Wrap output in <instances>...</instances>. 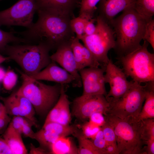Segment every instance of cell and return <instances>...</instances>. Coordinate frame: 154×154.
<instances>
[{"mask_svg": "<svg viewBox=\"0 0 154 154\" xmlns=\"http://www.w3.org/2000/svg\"><path fill=\"white\" fill-rule=\"evenodd\" d=\"M9 59L8 57H5L0 54V64Z\"/></svg>", "mask_w": 154, "mask_h": 154, "instance_id": "43", "label": "cell"}, {"mask_svg": "<svg viewBox=\"0 0 154 154\" xmlns=\"http://www.w3.org/2000/svg\"><path fill=\"white\" fill-rule=\"evenodd\" d=\"M146 83L145 86L146 90L145 103L140 113L134 121L135 123L154 118V81Z\"/></svg>", "mask_w": 154, "mask_h": 154, "instance_id": "21", "label": "cell"}, {"mask_svg": "<svg viewBox=\"0 0 154 154\" xmlns=\"http://www.w3.org/2000/svg\"><path fill=\"white\" fill-rule=\"evenodd\" d=\"M134 7L124 9L109 25L113 29L116 37L114 49L119 56L130 53L141 46L140 42L143 40L146 25L149 21L138 14Z\"/></svg>", "mask_w": 154, "mask_h": 154, "instance_id": "2", "label": "cell"}, {"mask_svg": "<svg viewBox=\"0 0 154 154\" xmlns=\"http://www.w3.org/2000/svg\"><path fill=\"white\" fill-rule=\"evenodd\" d=\"M67 137H60L52 144L49 150L50 154H78V148Z\"/></svg>", "mask_w": 154, "mask_h": 154, "instance_id": "22", "label": "cell"}, {"mask_svg": "<svg viewBox=\"0 0 154 154\" xmlns=\"http://www.w3.org/2000/svg\"><path fill=\"white\" fill-rule=\"evenodd\" d=\"M61 84V89L59 98L48 112L44 124L54 122L67 125H69L71 121L70 102L65 93L64 85Z\"/></svg>", "mask_w": 154, "mask_h": 154, "instance_id": "17", "label": "cell"}, {"mask_svg": "<svg viewBox=\"0 0 154 154\" xmlns=\"http://www.w3.org/2000/svg\"><path fill=\"white\" fill-rule=\"evenodd\" d=\"M105 67L85 68L79 71L83 87L82 95L106 96L104 74Z\"/></svg>", "mask_w": 154, "mask_h": 154, "instance_id": "13", "label": "cell"}, {"mask_svg": "<svg viewBox=\"0 0 154 154\" xmlns=\"http://www.w3.org/2000/svg\"><path fill=\"white\" fill-rule=\"evenodd\" d=\"M14 30L6 32L0 29V51L3 52L6 46L10 43H27L25 39L15 35Z\"/></svg>", "mask_w": 154, "mask_h": 154, "instance_id": "26", "label": "cell"}, {"mask_svg": "<svg viewBox=\"0 0 154 154\" xmlns=\"http://www.w3.org/2000/svg\"><path fill=\"white\" fill-rule=\"evenodd\" d=\"M109 107V103L104 95H82L73 100L72 113L77 118L84 120L96 112L106 116Z\"/></svg>", "mask_w": 154, "mask_h": 154, "instance_id": "10", "label": "cell"}, {"mask_svg": "<svg viewBox=\"0 0 154 154\" xmlns=\"http://www.w3.org/2000/svg\"><path fill=\"white\" fill-rule=\"evenodd\" d=\"M82 134L87 138H92L100 129L99 126H97L90 121L86 122L82 126Z\"/></svg>", "mask_w": 154, "mask_h": 154, "instance_id": "33", "label": "cell"}, {"mask_svg": "<svg viewBox=\"0 0 154 154\" xmlns=\"http://www.w3.org/2000/svg\"><path fill=\"white\" fill-rule=\"evenodd\" d=\"M89 118L90 122L99 127L102 126L105 122L103 114L100 112L94 113Z\"/></svg>", "mask_w": 154, "mask_h": 154, "instance_id": "35", "label": "cell"}, {"mask_svg": "<svg viewBox=\"0 0 154 154\" xmlns=\"http://www.w3.org/2000/svg\"><path fill=\"white\" fill-rule=\"evenodd\" d=\"M73 131L71 125L49 122L44 124L40 129L35 132L34 139L38 142L41 147L49 150L51 145L58 138L71 135Z\"/></svg>", "mask_w": 154, "mask_h": 154, "instance_id": "14", "label": "cell"}, {"mask_svg": "<svg viewBox=\"0 0 154 154\" xmlns=\"http://www.w3.org/2000/svg\"><path fill=\"white\" fill-rule=\"evenodd\" d=\"M75 136L77 138L79 143L78 154H107L106 151L96 147L91 140L85 137L82 134L78 132Z\"/></svg>", "mask_w": 154, "mask_h": 154, "instance_id": "23", "label": "cell"}, {"mask_svg": "<svg viewBox=\"0 0 154 154\" xmlns=\"http://www.w3.org/2000/svg\"><path fill=\"white\" fill-rule=\"evenodd\" d=\"M37 10L74 17V11L81 0H35Z\"/></svg>", "mask_w": 154, "mask_h": 154, "instance_id": "18", "label": "cell"}, {"mask_svg": "<svg viewBox=\"0 0 154 154\" xmlns=\"http://www.w3.org/2000/svg\"><path fill=\"white\" fill-rule=\"evenodd\" d=\"M5 72L3 68L0 67V82L2 81Z\"/></svg>", "mask_w": 154, "mask_h": 154, "instance_id": "42", "label": "cell"}, {"mask_svg": "<svg viewBox=\"0 0 154 154\" xmlns=\"http://www.w3.org/2000/svg\"><path fill=\"white\" fill-rule=\"evenodd\" d=\"M101 128L104 134L106 146L109 145H112L117 149L116 135L112 127L105 121Z\"/></svg>", "mask_w": 154, "mask_h": 154, "instance_id": "30", "label": "cell"}, {"mask_svg": "<svg viewBox=\"0 0 154 154\" xmlns=\"http://www.w3.org/2000/svg\"><path fill=\"white\" fill-rule=\"evenodd\" d=\"M100 0H81L79 16L87 20L94 18L97 10V5Z\"/></svg>", "mask_w": 154, "mask_h": 154, "instance_id": "25", "label": "cell"}, {"mask_svg": "<svg viewBox=\"0 0 154 154\" xmlns=\"http://www.w3.org/2000/svg\"><path fill=\"white\" fill-rule=\"evenodd\" d=\"M141 137L145 142L154 140V119H148L141 121Z\"/></svg>", "mask_w": 154, "mask_h": 154, "instance_id": "28", "label": "cell"}, {"mask_svg": "<svg viewBox=\"0 0 154 154\" xmlns=\"http://www.w3.org/2000/svg\"><path fill=\"white\" fill-rule=\"evenodd\" d=\"M96 18H94L87 21L84 27V36L91 35L95 32L96 26L94 25V23L96 21Z\"/></svg>", "mask_w": 154, "mask_h": 154, "instance_id": "36", "label": "cell"}, {"mask_svg": "<svg viewBox=\"0 0 154 154\" xmlns=\"http://www.w3.org/2000/svg\"><path fill=\"white\" fill-rule=\"evenodd\" d=\"M22 79V85L17 90L27 98L35 113L40 116L45 115L55 104L61 92L62 84H46L19 71Z\"/></svg>", "mask_w": 154, "mask_h": 154, "instance_id": "4", "label": "cell"}, {"mask_svg": "<svg viewBox=\"0 0 154 154\" xmlns=\"http://www.w3.org/2000/svg\"><path fill=\"white\" fill-rule=\"evenodd\" d=\"M134 9L139 15L148 20L154 15V0H134Z\"/></svg>", "mask_w": 154, "mask_h": 154, "instance_id": "24", "label": "cell"}, {"mask_svg": "<svg viewBox=\"0 0 154 154\" xmlns=\"http://www.w3.org/2000/svg\"><path fill=\"white\" fill-rule=\"evenodd\" d=\"M38 18L35 23L27 30L14 31L15 34L25 39L29 43L44 44L52 49L70 41L75 36L70 26L71 17L38 10Z\"/></svg>", "mask_w": 154, "mask_h": 154, "instance_id": "1", "label": "cell"}, {"mask_svg": "<svg viewBox=\"0 0 154 154\" xmlns=\"http://www.w3.org/2000/svg\"><path fill=\"white\" fill-rule=\"evenodd\" d=\"M91 140L97 148L106 151V143L104 138H94L92 139Z\"/></svg>", "mask_w": 154, "mask_h": 154, "instance_id": "40", "label": "cell"}, {"mask_svg": "<svg viewBox=\"0 0 154 154\" xmlns=\"http://www.w3.org/2000/svg\"><path fill=\"white\" fill-rule=\"evenodd\" d=\"M0 99L8 115L25 117L33 122L35 127H38L35 117V112L32 105L27 98L17 91L7 97H0Z\"/></svg>", "mask_w": 154, "mask_h": 154, "instance_id": "12", "label": "cell"}, {"mask_svg": "<svg viewBox=\"0 0 154 154\" xmlns=\"http://www.w3.org/2000/svg\"><path fill=\"white\" fill-rule=\"evenodd\" d=\"M88 20L79 16L74 17L70 21V26L71 29L76 36L79 40H81L84 35V29L85 24Z\"/></svg>", "mask_w": 154, "mask_h": 154, "instance_id": "29", "label": "cell"}, {"mask_svg": "<svg viewBox=\"0 0 154 154\" xmlns=\"http://www.w3.org/2000/svg\"><path fill=\"white\" fill-rule=\"evenodd\" d=\"M146 94L145 86L133 81L131 86L124 95L116 100L109 102L107 114L134 122L141 110Z\"/></svg>", "mask_w": 154, "mask_h": 154, "instance_id": "8", "label": "cell"}, {"mask_svg": "<svg viewBox=\"0 0 154 154\" xmlns=\"http://www.w3.org/2000/svg\"><path fill=\"white\" fill-rule=\"evenodd\" d=\"M21 135L20 133L13 127L10 122L3 132V138L9 145L12 154L28 153Z\"/></svg>", "mask_w": 154, "mask_h": 154, "instance_id": "20", "label": "cell"}, {"mask_svg": "<svg viewBox=\"0 0 154 154\" xmlns=\"http://www.w3.org/2000/svg\"><path fill=\"white\" fill-rule=\"evenodd\" d=\"M0 154H12L6 142L3 138L0 137Z\"/></svg>", "mask_w": 154, "mask_h": 154, "instance_id": "38", "label": "cell"}, {"mask_svg": "<svg viewBox=\"0 0 154 154\" xmlns=\"http://www.w3.org/2000/svg\"><path fill=\"white\" fill-rule=\"evenodd\" d=\"M148 43L144 40L139 48L119 58L126 76L140 84L154 81V54L148 50Z\"/></svg>", "mask_w": 154, "mask_h": 154, "instance_id": "6", "label": "cell"}, {"mask_svg": "<svg viewBox=\"0 0 154 154\" xmlns=\"http://www.w3.org/2000/svg\"><path fill=\"white\" fill-rule=\"evenodd\" d=\"M37 7L35 0H19L10 7L0 11V27H31Z\"/></svg>", "mask_w": 154, "mask_h": 154, "instance_id": "9", "label": "cell"}, {"mask_svg": "<svg viewBox=\"0 0 154 154\" xmlns=\"http://www.w3.org/2000/svg\"><path fill=\"white\" fill-rule=\"evenodd\" d=\"M97 8L98 16L109 25L115 17L134 5V0H100Z\"/></svg>", "mask_w": 154, "mask_h": 154, "instance_id": "19", "label": "cell"}, {"mask_svg": "<svg viewBox=\"0 0 154 154\" xmlns=\"http://www.w3.org/2000/svg\"><path fill=\"white\" fill-rule=\"evenodd\" d=\"M105 120L115 133L119 154H144L140 122L135 123L107 114Z\"/></svg>", "mask_w": 154, "mask_h": 154, "instance_id": "5", "label": "cell"}, {"mask_svg": "<svg viewBox=\"0 0 154 154\" xmlns=\"http://www.w3.org/2000/svg\"><path fill=\"white\" fill-rule=\"evenodd\" d=\"M17 76L12 70H8L6 72L2 80L3 87L6 90H12L15 85L17 80Z\"/></svg>", "mask_w": 154, "mask_h": 154, "instance_id": "31", "label": "cell"}, {"mask_svg": "<svg viewBox=\"0 0 154 154\" xmlns=\"http://www.w3.org/2000/svg\"><path fill=\"white\" fill-rule=\"evenodd\" d=\"M35 126L33 123L30 120L27 119L22 125L21 130V133L26 137H29L32 139H34L35 132L32 129V127Z\"/></svg>", "mask_w": 154, "mask_h": 154, "instance_id": "34", "label": "cell"}, {"mask_svg": "<svg viewBox=\"0 0 154 154\" xmlns=\"http://www.w3.org/2000/svg\"><path fill=\"white\" fill-rule=\"evenodd\" d=\"M70 42L77 68L79 72L81 69L86 68L82 52L83 45L80 42L79 40L75 36L72 38Z\"/></svg>", "mask_w": 154, "mask_h": 154, "instance_id": "27", "label": "cell"}, {"mask_svg": "<svg viewBox=\"0 0 154 154\" xmlns=\"http://www.w3.org/2000/svg\"><path fill=\"white\" fill-rule=\"evenodd\" d=\"M147 145L146 148V154H154V140H149L145 142Z\"/></svg>", "mask_w": 154, "mask_h": 154, "instance_id": "41", "label": "cell"}, {"mask_svg": "<svg viewBox=\"0 0 154 154\" xmlns=\"http://www.w3.org/2000/svg\"><path fill=\"white\" fill-rule=\"evenodd\" d=\"M30 77L38 80L52 81L64 85L72 83L74 86L75 83V78L73 76L52 60L39 72Z\"/></svg>", "mask_w": 154, "mask_h": 154, "instance_id": "16", "label": "cell"}, {"mask_svg": "<svg viewBox=\"0 0 154 154\" xmlns=\"http://www.w3.org/2000/svg\"></svg>", "mask_w": 154, "mask_h": 154, "instance_id": "45", "label": "cell"}, {"mask_svg": "<svg viewBox=\"0 0 154 154\" xmlns=\"http://www.w3.org/2000/svg\"><path fill=\"white\" fill-rule=\"evenodd\" d=\"M14 44L7 45L3 52L29 76L35 75L51 62L49 52L51 49L42 43Z\"/></svg>", "mask_w": 154, "mask_h": 154, "instance_id": "3", "label": "cell"}, {"mask_svg": "<svg viewBox=\"0 0 154 154\" xmlns=\"http://www.w3.org/2000/svg\"><path fill=\"white\" fill-rule=\"evenodd\" d=\"M69 41L59 46L56 52L50 56L52 61L58 63L62 68L71 74L75 79L74 87L82 85L80 75L77 70L73 53Z\"/></svg>", "mask_w": 154, "mask_h": 154, "instance_id": "15", "label": "cell"}, {"mask_svg": "<svg viewBox=\"0 0 154 154\" xmlns=\"http://www.w3.org/2000/svg\"><path fill=\"white\" fill-rule=\"evenodd\" d=\"M5 111V108L2 110H0V117Z\"/></svg>", "mask_w": 154, "mask_h": 154, "instance_id": "44", "label": "cell"}, {"mask_svg": "<svg viewBox=\"0 0 154 154\" xmlns=\"http://www.w3.org/2000/svg\"><path fill=\"white\" fill-rule=\"evenodd\" d=\"M29 154H50V152L46 149L40 147H37L32 143H31Z\"/></svg>", "mask_w": 154, "mask_h": 154, "instance_id": "39", "label": "cell"}, {"mask_svg": "<svg viewBox=\"0 0 154 154\" xmlns=\"http://www.w3.org/2000/svg\"><path fill=\"white\" fill-rule=\"evenodd\" d=\"M96 21L95 32L91 35L83 36L81 40L100 64L101 67H105L110 60L108 52L115 46V36L111 27L98 16Z\"/></svg>", "mask_w": 154, "mask_h": 154, "instance_id": "7", "label": "cell"}, {"mask_svg": "<svg viewBox=\"0 0 154 154\" xmlns=\"http://www.w3.org/2000/svg\"><path fill=\"white\" fill-rule=\"evenodd\" d=\"M143 40L150 44L154 49V20L153 19L147 23Z\"/></svg>", "mask_w": 154, "mask_h": 154, "instance_id": "32", "label": "cell"}, {"mask_svg": "<svg viewBox=\"0 0 154 154\" xmlns=\"http://www.w3.org/2000/svg\"><path fill=\"white\" fill-rule=\"evenodd\" d=\"M104 78L110 89L105 96L108 102L116 100L124 95L131 86L133 81L127 80L123 70L110 60L105 67Z\"/></svg>", "mask_w": 154, "mask_h": 154, "instance_id": "11", "label": "cell"}, {"mask_svg": "<svg viewBox=\"0 0 154 154\" xmlns=\"http://www.w3.org/2000/svg\"><path fill=\"white\" fill-rule=\"evenodd\" d=\"M11 119L5 110L0 117V133L4 132Z\"/></svg>", "mask_w": 154, "mask_h": 154, "instance_id": "37", "label": "cell"}]
</instances>
